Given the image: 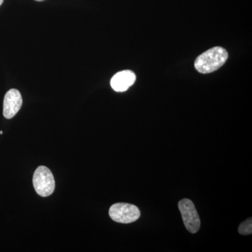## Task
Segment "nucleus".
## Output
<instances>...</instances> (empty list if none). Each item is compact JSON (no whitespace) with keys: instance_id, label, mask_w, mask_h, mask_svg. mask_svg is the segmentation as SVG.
Here are the masks:
<instances>
[{"instance_id":"6","label":"nucleus","mask_w":252,"mask_h":252,"mask_svg":"<svg viewBox=\"0 0 252 252\" xmlns=\"http://www.w3.org/2000/svg\"><path fill=\"white\" fill-rule=\"evenodd\" d=\"M135 73L130 70H124L117 73L111 80V86L117 92H124L135 82Z\"/></svg>"},{"instance_id":"2","label":"nucleus","mask_w":252,"mask_h":252,"mask_svg":"<svg viewBox=\"0 0 252 252\" xmlns=\"http://www.w3.org/2000/svg\"><path fill=\"white\" fill-rule=\"evenodd\" d=\"M33 186L36 193L41 197H48L54 193L56 183L54 175L48 167L36 168L33 176Z\"/></svg>"},{"instance_id":"9","label":"nucleus","mask_w":252,"mask_h":252,"mask_svg":"<svg viewBox=\"0 0 252 252\" xmlns=\"http://www.w3.org/2000/svg\"><path fill=\"white\" fill-rule=\"evenodd\" d=\"M35 1H44V0H35Z\"/></svg>"},{"instance_id":"8","label":"nucleus","mask_w":252,"mask_h":252,"mask_svg":"<svg viewBox=\"0 0 252 252\" xmlns=\"http://www.w3.org/2000/svg\"><path fill=\"white\" fill-rule=\"evenodd\" d=\"M3 1H4V0H0V6L2 4Z\"/></svg>"},{"instance_id":"1","label":"nucleus","mask_w":252,"mask_h":252,"mask_svg":"<svg viewBox=\"0 0 252 252\" xmlns=\"http://www.w3.org/2000/svg\"><path fill=\"white\" fill-rule=\"evenodd\" d=\"M226 50L215 46L199 56L195 61V67L202 74L215 72L224 64L228 60Z\"/></svg>"},{"instance_id":"3","label":"nucleus","mask_w":252,"mask_h":252,"mask_svg":"<svg viewBox=\"0 0 252 252\" xmlns=\"http://www.w3.org/2000/svg\"><path fill=\"white\" fill-rule=\"evenodd\" d=\"M109 215L114 221L122 223H130L140 218L138 207L132 204L116 203L109 209Z\"/></svg>"},{"instance_id":"10","label":"nucleus","mask_w":252,"mask_h":252,"mask_svg":"<svg viewBox=\"0 0 252 252\" xmlns=\"http://www.w3.org/2000/svg\"><path fill=\"white\" fill-rule=\"evenodd\" d=\"M0 134H1V135H2V134H3L2 131H0Z\"/></svg>"},{"instance_id":"4","label":"nucleus","mask_w":252,"mask_h":252,"mask_svg":"<svg viewBox=\"0 0 252 252\" xmlns=\"http://www.w3.org/2000/svg\"><path fill=\"white\" fill-rule=\"evenodd\" d=\"M178 207L186 228L190 233H196L200 229V220L193 202L189 199H182Z\"/></svg>"},{"instance_id":"5","label":"nucleus","mask_w":252,"mask_h":252,"mask_svg":"<svg viewBox=\"0 0 252 252\" xmlns=\"http://www.w3.org/2000/svg\"><path fill=\"white\" fill-rule=\"evenodd\" d=\"M23 104L22 96L17 89H11L4 96L3 115L6 119H12L19 112Z\"/></svg>"},{"instance_id":"7","label":"nucleus","mask_w":252,"mask_h":252,"mask_svg":"<svg viewBox=\"0 0 252 252\" xmlns=\"http://www.w3.org/2000/svg\"><path fill=\"white\" fill-rule=\"evenodd\" d=\"M238 232L240 234L248 235L252 234V218L248 219L243 221L238 228Z\"/></svg>"}]
</instances>
